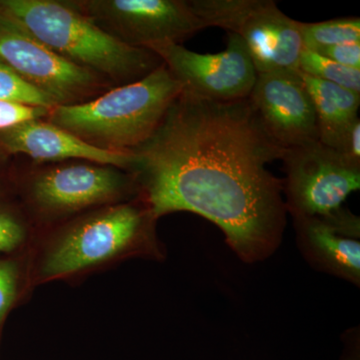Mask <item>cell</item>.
<instances>
[{"mask_svg": "<svg viewBox=\"0 0 360 360\" xmlns=\"http://www.w3.org/2000/svg\"><path fill=\"white\" fill-rule=\"evenodd\" d=\"M285 149L265 131L250 99L182 91L148 141L132 149L153 219L188 212L219 226L243 262L264 260L285 227L283 182L267 169Z\"/></svg>", "mask_w": 360, "mask_h": 360, "instance_id": "cell-1", "label": "cell"}, {"mask_svg": "<svg viewBox=\"0 0 360 360\" xmlns=\"http://www.w3.org/2000/svg\"><path fill=\"white\" fill-rule=\"evenodd\" d=\"M0 18L70 63L116 82H136L162 65L155 52L123 44L66 1L0 0Z\"/></svg>", "mask_w": 360, "mask_h": 360, "instance_id": "cell-2", "label": "cell"}, {"mask_svg": "<svg viewBox=\"0 0 360 360\" xmlns=\"http://www.w3.org/2000/svg\"><path fill=\"white\" fill-rule=\"evenodd\" d=\"M184 91L167 66L82 103L58 105L49 122L97 148L129 153L148 141Z\"/></svg>", "mask_w": 360, "mask_h": 360, "instance_id": "cell-3", "label": "cell"}, {"mask_svg": "<svg viewBox=\"0 0 360 360\" xmlns=\"http://www.w3.org/2000/svg\"><path fill=\"white\" fill-rule=\"evenodd\" d=\"M206 27L217 26L243 40L259 73L298 70L303 51L300 21L272 0H191Z\"/></svg>", "mask_w": 360, "mask_h": 360, "instance_id": "cell-4", "label": "cell"}, {"mask_svg": "<svg viewBox=\"0 0 360 360\" xmlns=\"http://www.w3.org/2000/svg\"><path fill=\"white\" fill-rule=\"evenodd\" d=\"M153 221L146 206H111L70 227L47 252L42 276L63 278L108 262L148 238Z\"/></svg>", "mask_w": 360, "mask_h": 360, "instance_id": "cell-5", "label": "cell"}, {"mask_svg": "<svg viewBox=\"0 0 360 360\" xmlns=\"http://www.w3.org/2000/svg\"><path fill=\"white\" fill-rule=\"evenodd\" d=\"M123 44L150 49L181 44L206 25L184 0H77L68 1Z\"/></svg>", "mask_w": 360, "mask_h": 360, "instance_id": "cell-6", "label": "cell"}, {"mask_svg": "<svg viewBox=\"0 0 360 360\" xmlns=\"http://www.w3.org/2000/svg\"><path fill=\"white\" fill-rule=\"evenodd\" d=\"M286 212L293 219L323 217L342 208L360 187V165L316 141L286 149L281 158Z\"/></svg>", "mask_w": 360, "mask_h": 360, "instance_id": "cell-7", "label": "cell"}, {"mask_svg": "<svg viewBox=\"0 0 360 360\" xmlns=\"http://www.w3.org/2000/svg\"><path fill=\"white\" fill-rule=\"evenodd\" d=\"M158 54L181 84L184 91L219 101L248 98L257 79V71L240 37L227 33L224 51L198 53L181 44L155 47Z\"/></svg>", "mask_w": 360, "mask_h": 360, "instance_id": "cell-8", "label": "cell"}, {"mask_svg": "<svg viewBox=\"0 0 360 360\" xmlns=\"http://www.w3.org/2000/svg\"><path fill=\"white\" fill-rule=\"evenodd\" d=\"M0 61L58 105L82 103L104 86L101 75L63 58L18 25L0 18Z\"/></svg>", "mask_w": 360, "mask_h": 360, "instance_id": "cell-9", "label": "cell"}, {"mask_svg": "<svg viewBox=\"0 0 360 360\" xmlns=\"http://www.w3.org/2000/svg\"><path fill=\"white\" fill-rule=\"evenodd\" d=\"M248 99L265 131L285 150L319 141L314 103L300 71L259 73Z\"/></svg>", "mask_w": 360, "mask_h": 360, "instance_id": "cell-10", "label": "cell"}, {"mask_svg": "<svg viewBox=\"0 0 360 360\" xmlns=\"http://www.w3.org/2000/svg\"><path fill=\"white\" fill-rule=\"evenodd\" d=\"M298 245L316 269L359 285V217L345 208L323 217L293 219Z\"/></svg>", "mask_w": 360, "mask_h": 360, "instance_id": "cell-11", "label": "cell"}, {"mask_svg": "<svg viewBox=\"0 0 360 360\" xmlns=\"http://www.w3.org/2000/svg\"><path fill=\"white\" fill-rule=\"evenodd\" d=\"M124 177L96 163L61 165L42 172L32 184V195L41 207L65 212L84 210L117 198Z\"/></svg>", "mask_w": 360, "mask_h": 360, "instance_id": "cell-12", "label": "cell"}, {"mask_svg": "<svg viewBox=\"0 0 360 360\" xmlns=\"http://www.w3.org/2000/svg\"><path fill=\"white\" fill-rule=\"evenodd\" d=\"M0 148L8 155H25L37 160L75 158L104 167L131 168V151L104 150L78 139L68 130L40 120L0 131Z\"/></svg>", "mask_w": 360, "mask_h": 360, "instance_id": "cell-13", "label": "cell"}, {"mask_svg": "<svg viewBox=\"0 0 360 360\" xmlns=\"http://www.w3.org/2000/svg\"><path fill=\"white\" fill-rule=\"evenodd\" d=\"M300 73L314 103L319 141L328 148L336 149L343 135L359 118L360 94L300 71Z\"/></svg>", "mask_w": 360, "mask_h": 360, "instance_id": "cell-14", "label": "cell"}, {"mask_svg": "<svg viewBox=\"0 0 360 360\" xmlns=\"http://www.w3.org/2000/svg\"><path fill=\"white\" fill-rule=\"evenodd\" d=\"M300 32L303 47L309 51L360 42V20L359 18H345L322 22H300Z\"/></svg>", "mask_w": 360, "mask_h": 360, "instance_id": "cell-15", "label": "cell"}, {"mask_svg": "<svg viewBox=\"0 0 360 360\" xmlns=\"http://www.w3.org/2000/svg\"><path fill=\"white\" fill-rule=\"evenodd\" d=\"M298 70L322 82L338 85L360 94V70L338 65L316 52L303 49Z\"/></svg>", "mask_w": 360, "mask_h": 360, "instance_id": "cell-16", "label": "cell"}, {"mask_svg": "<svg viewBox=\"0 0 360 360\" xmlns=\"http://www.w3.org/2000/svg\"><path fill=\"white\" fill-rule=\"evenodd\" d=\"M0 101L51 110L58 106L52 97L26 82L13 68L0 61Z\"/></svg>", "mask_w": 360, "mask_h": 360, "instance_id": "cell-17", "label": "cell"}, {"mask_svg": "<svg viewBox=\"0 0 360 360\" xmlns=\"http://www.w3.org/2000/svg\"><path fill=\"white\" fill-rule=\"evenodd\" d=\"M20 271L11 258H0V328L18 300Z\"/></svg>", "mask_w": 360, "mask_h": 360, "instance_id": "cell-18", "label": "cell"}, {"mask_svg": "<svg viewBox=\"0 0 360 360\" xmlns=\"http://www.w3.org/2000/svg\"><path fill=\"white\" fill-rule=\"evenodd\" d=\"M49 111L37 106L0 101V131L21 123L40 120L44 116H49Z\"/></svg>", "mask_w": 360, "mask_h": 360, "instance_id": "cell-19", "label": "cell"}, {"mask_svg": "<svg viewBox=\"0 0 360 360\" xmlns=\"http://www.w3.org/2000/svg\"><path fill=\"white\" fill-rule=\"evenodd\" d=\"M25 239V231L13 213L0 207V253L18 250Z\"/></svg>", "mask_w": 360, "mask_h": 360, "instance_id": "cell-20", "label": "cell"}, {"mask_svg": "<svg viewBox=\"0 0 360 360\" xmlns=\"http://www.w3.org/2000/svg\"><path fill=\"white\" fill-rule=\"evenodd\" d=\"M347 68L360 70V42L333 45L312 51Z\"/></svg>", "mask_w": 360, "mask_h": 360, "instance_id": "cell-21", "label": "cell"}, {"mask_svg": "<svg viewBox=\"0 0 360 360\" xmlns=\"http://www.w3.org/2000/svg\"><path fill=\"white\" fill-rule=\"evenodd\" d=\"M345 160L360 165V120L359 117L343 135L340 146L335 149Z\"/></svg>", "mask_w": 360, "mask_h": 360, "instance_id": "cell-22", "label": "cell"}]
</instances>
